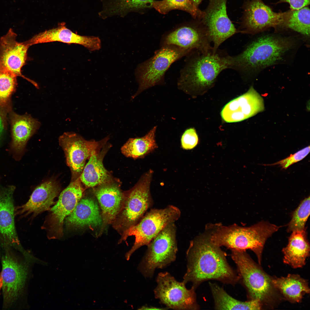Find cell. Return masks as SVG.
I'll return each instance as SVG.
<instances>
[{"mask_svg": "<svg viewBox=\"0 0 310 310\" xmlns=\"http://www.w3.org/2000/svg\"><path fill=\"white\" fill-rule=\"evenodd\" d=\"M60 189L57 182L53 180L43 183L35 189L26 203L15 208V216L22 218L31 215L35 217L49 210Z\"/></svg>", "mask_w": 310, "mask_h": 310, "instance_id": "d6986e66", "label": "cell"}, {"mask_svg": "<svg viewBox=\"0 0 310 310\" xmlns=\"http://www.w3.org/2000/svg\"><path fill=\"white\" fill-rule=\"evenodd\" d=\"M227 0H211L204 11L200 22L213 44L215 53L220 46L239 31L237 30L228 18L226 10Z\"/></svg>", "mask_w": 310, "mask_h": 310, "instance_id": "7c38bea8", "label": "cell"}, {"mask_svg": "<svg viewBox=\"0 0 310 310\" xmlns=\"http://www.w3.org/2000/svg\"><path fill=\"white\" fill-rule=\"evenodd\" d=\"M208 34L200 23L183 25L163 34L160 41V47L173 45L190 52L213 51Z\"/></svg>", "mask_w": 310, "mask_h": 310, "instance_id": "4fadbf2b", "label": "cell"}, {"mask_svg": "<svg viewBox=\"0 0 310 310\" xmlns=\"http://www.w3.org/2000/svg\"><path fill=\"white\" fill-rule=\"evenodd\" d=\"M177 81L178 88L188 94L210 87L219 74L230 68L231 56L225 51L202 53L192 51L186 55Z\"/></svg>", "mask_w": 310, "mask_h": 310, "instance_id": "7a4b0ae2", "label": "cell"}, {"mask_svg": "<svg viewBox=\"0 0 310 310\" xmlns=\"http://www.w3.org/2000/svg\"><path fill=\"white\" fill-rule=\"evenodd\" d=\"M59 143L64 152L67 165L71 173V181L80 177L86 162L96 150L99 143L87 141L72 132H65L60 136Z\"/></svg>", "mask_w": 310, "mask_h": 310, "instance_id": "9a60e30c", "label": "cell"}, {"mask_svg": "<svg viewBox=\"0 0 310 310\" xmlns=\"http://www.w3.org/2000/svg\"><path fill=\"white\" fill-rule=\"evenodd\" d=\"M287 11L274 12L262 0L248 1L245 5L239 32L254 34L271 28L284 26Z\"/></svg>", "mask_w": 310, "mask_h": 310, "instance_id": "5bb4252c", "label": "cell"}, {"mask_svg": "<svg viewBox=\"0 0 310 310\" xmlns=\"http://www.w3.org/2000/svg\"><path fill=\"white\" fill-rule=\"evenodd\" d=\"M287 3L291 10H296L307 6L310 4V0H279L278 3Z\"/></svg>", "mask_w": 310, "mask_h": 310, "instance_id": "8d00e7d4", "label": "cell"}, {"mask_svg": "<svg viewBox=\"0 0 310 310\" xmlns=\"http://www.w3.org/2000/svg\"><path fill=\"white\" fill-rule=\"evenodd\" d=\"M17 77L0 67V111L5 117L11 111V98L17 86Z\"/></svg>", "mask_w": 310, "mask_h": 310, "instance_id": "f546056e", "label": "cell"}, {"mask_svg": "<svg viewBox=\"0 0 310 310\" xmlns=\"http://www.w3.org/2000/svg\"><path fill=\"white\" fill-rule=\"evenodd\" d=\"M280 228V226L262 221L247 227L234 224L228 226L211 224L207 225L206 231L211 241L220 247L224 246L231 250L251 249L260 264L266 241Z\"/></svg>", "mask_w": 310, "mask_h": 310, "instance_id": "277c9868", "label": "cell"}, {"mask_svg": "<svg viewBox=\"0 0 310 310\" xmlns=\"http://www.w3.org/2000/svg\"><path fill=\"white\" fill-rule=\"evenodd\" d=\"M155 0H111L107 4L111 15L124 16L130 11L152 7Z\"/></svg>", "mask_w": 310, "mask_h": 310, "instance_id": "d6a6232c", "label": "cell"}, {"mask_svg": "<svg viewBox=\"0 0 310 310\" xmlns=\"http://www.w3.org/2000/svg\"><path fill=\"white\" fill-rule=\"evenodd\" d=\"M153 172L150 170L142 176L126 195H124L121 209L113 222V227L121 234L135 225L152 206L150 186Z\"/></svg>", "mask_w": 310, "mask_h": 310, "instance_id": "ba28073f", "label": "cell"}, {"mask_svg": "<svg viewBox=\"0 0 310 310\" xmlns=\"http://www.w3.org/2000/svg\"><path fill=\"white\" fill-rule=\"evenodd\" d=\"M84 191L79 177L71 181L61 192L43 225L49 239H58L62 236L64 220L73 211L82 198Z\"/></svg>", "mask_w": 310, "mask_h": 310, "instance_id": "8fae6325", "label": "cell"}, {"mask_svg": "<svg viewBox=\"0 0 310 310\" xmlns=\"http://www.w3.org/2000/svg\"><path fill=\"white\" fill-rule=\"evenodd\" d=\"M284 26L307 36L310 35V9L307 6L287 11Z\"/></svg>", "mask_w": 310, "mask_h": 310, "instance_id": "4dcf8cb0", "label": "cell"}, {"mask_svg": "<svg viewBox=\"0 0 310 310\" xmlns=\"http://www.w3.org/2000/svg\"><path fill=\"white\" fill-rule=\"evenodd\" d=\"M17 34L10 28L0 39V67L17 77L20 76L38 88L34 81L24 76L21 69L25 64L27 53L30 46L27 41L20 42L16 40Z\"/></svg>", "mask_w": 310, "mask_h": 310, "instance_id": "2e32d148", "label": "cell"}, {"mask_svg": "<svg viewBox=\"0 0 310 310\" xmlns=\"http://www.w3.org/2000/svg\"><path fill=\"white\" fill-rule=\"evenodd\" d=\"M156 281L155 297L168 308L180 310L199 309L193 287L187 289L185 283L177 281L166 272L159 273Z\"/></svg>", "mask_w": 310, "mask_h": 310, "instance_id": "30bf717a", "label": "cell"}, {"mask_svg": "<svg viewBox=\"0 0 310 310\" xmlns=\"http://www.w3.org/2000/svg\"><path fill=\"white\" fill-rule=\"evenodd\" d=\"M209 284L215 309L258 310L261 309L262 304L257 300L245 301H239L230 296L216 284L211 282Z\"/></svg>", "mask_w": 310, "mask_h": 310, "instance_id": "4316f807", "label": "cell"}, {"mask_svg": "<svg viewBox=\"0 0 310 310\" xmlns=\"http://www.w3.org/2000/svg\"><path fill=\"white\" fill-rule=\"evenodd\" d=\"M310 146H309L299 150L289 156L275 163L270 164H264L265 166H273L278 165L282 169H286L292 164L299 162L305 158L309 153Z\"/></svg>", "mask_w": 310, "mask_h": 310, "instance_id": "e575fe53", "label": "cell"}, {"mask_svg": "<svg viewBox=\"0 0 310 310\" xmlns=\"http://www.w3.org/2000/svg\"><path fill=\"white\" fill-rule=\"evenodd\" d=\"M94 193L102 210L101 233L107 225L115 220L121 209L124 195L114 185L100 186L95 190Z\"/></svg>", "mask_w": 310, "mask_h": 310, "instance_id": "7402d4cb", "label": "cell"}, {"mask_svg": "<svg viewBox=\"0 0 310 310\" xmlns=\"http://www.w3.org/2000/svg\"><path fill=\"white\" fill-rule=\"evenodd\" d=\"M30 46L57 41L68 44L82 45L91 51L98 50L101 47V41L98 37L81 36L75 33L62 23L57 28L40 32L27 41Z\"/></svg>", "mask_w": 310, "mask_h": 310, "instance_id": "ffe728a7", "label": "cell"}, {"mask_svg": "<svg viewBox=\"0 0 310 310\" xmlns=\"http://www.w3.org/2000/svg\"><path fill=\"white\" fill-rule=\"evenodd\" d=\"M231 250V257L236 266L239 281L245 287L250 300H257L262 304L273 302L276 289L272 278L253 261L246 251Z\"/></svg>", "mask_w": 310, "mask_h": 310, "instance_id": "8992f818", "label": "cell"}, {"mask_svg": "<svg viewBox=\"0 0 310 310\" xmlns=\"http://www.w3.org/2000/svg\"><path fill=\"white\" fill-rule=\"evenodd\" d=\"M6 119L4 117L0 111V137L5 128Z\"/></svg>", "mask_w": 310, "mask_h": 310, "instance_id": "74e56055", "label": "cell"}, {"mask_svg": "<svg viewBox=\"0 0 310 310\" xmlns=\"http://www.w3.org/2000/svg\"><path fill=\"white\" fill-rule=\"evenodd\" d=\"M2 265L3 300L5 304L9 305L16 299L23 288L27 268L8 250L3 255Z\"/></svg>", "mask_w": 310, "mask_h": 310, "instance_id": "e0dca14e", "label": "cell"}, {"mask_svg": "<svg viewBox=\"0 0 310 310\" xmlns=\"http://www.w3.org/2000/svg\"><path fill=\"white\" fill-rule=\"evenodd\" d=\"M10 118L12 135V145L16 151L23 150L30 138L40 125L38 120L30 115H20L11 111Z\"/></svg>", "mask_w": 310, "mask_h": 310, "instance_id": "d4e9b609", "label": "cell"}, {"mask_svg": "<svg viewBox=\"0 0 310 310\" xmlns=\"http://www.w3.org/2000/svg\"><path fill=\"white\" fill-rule=\"evenodd\" d=\"M190 53L175 46H165L160 47L151 57L139 64L135 72L138 88L132 98L151 87L165 84V73L171 65Z\"/></svg>", "mask_w": 310, "mask_h": 310, "instance_id": "52a82bcc", "label": "cell"}, {"mask_svg": "<svg viewBox=\"0 0 310 310\" xmlns=\"http://www.w3.org/2000/svg\"><path fill=\"white\" fill-rule=\"evenodd\" d=\"M186 257L187 270L183 282H192L195 289L208 280L233 286L239 282L237 272L228 263L226 253L211 241L206 231L190 241Z\"/></svg>", "mask_w": 310, "mask_h": 310, "instance_id": "6da1fadb", "label": "cell"}, {"mask_svg": "<svg viewBox=\"0 0 310 310\" xmlns=\"http://www.w3.org/2000/svg\"><path fill=\"white\" fill-rule=\"evenodd\" d=\"M272 281L275 288L292 303H299L305 294L310 292L307 281L298 274H289L285 277L272 278Z\"/></svg>", "mask_w": 310, "mask_h": 310, "instance_id": "484cf974", "label": "cell"}, {"mask_svg": "<svg viewBox=\"0 0 310 310\" xmlns=\"http://www.w3.org/2000/svg\"><path fill=\"white\" fill-rule=\"evenodd\" d=\"M157 127H154L142 137L130 138L121 147L122 154L137 159L144 157L153 152L158 147L155 140Z\"/></svg>", "mask_w": 310, "mask_h": 310, "instance_id": "83f0119b", "label": "cell"}, {"mask_svg": "<svg viewBox=\"0 0 310 310\" xmlns=\"http://www.w3.org/2000/svg\"><path fill=\"white\" fill-rule=\"evenodd\" d=\"M181 212L177 207L169 205L162 209H151L135 225L124 231L119 243L129 236L135 237V241L131 249L125 255L129 260L137 249L147 245L164 228L175 223L180 218Z\"/></svg>", "mask_w": 310, "mask_h": 310, "instance_id": "5b68a950", "label": "cell"}, {"mask_svg": "<svg viewBox=\"0 0 310 310\" xmlns=\"http://www.w3.org/2000/svg\"><path fill=\"white\" fill-rule=\"evenodd\" d=\"M159 309L158 308H156V307H148L146 306L142 307L140 309Z\"/></svg>", "mask_w": 310, "mask_h": 310, "instance_id": "ab89813d", "label": "cell"}, {"mask_svg": "<svg viewBox=\"0 0 310 310\" xmlns=\"http://www.w3.org/2000/svg\"><path fill=\"white\" fill-rule=\"evenodd\" d=\"M3 284L2 279L1 273H0V290L2 287Z\"/></svg>", "mask_w": 310, "mask_h": 310, "instance_id": "60d3db41", "label": "cell"}, {"mask_svg": "<svg viewBox=\"0 0 310 310\" xmlns=\"http://www.w3.org/2000/svg\"><path fill=\"white\" fill-rule=\"evenodd\" d=\"M152 7L160 13L166 14L170 11L178 9L189 13L194 18L202 17L204 11L195 6L191 0H162L155 1Z\"/></svg>", "mask_w": 310, "mask_h": 310, "instance_id": "1f68e13d", "label": "cell"}, {"mask_svg": "<svg viewBox=\"0 0 310 310\" xmlns=\"http://www.w3.org/2000/svg\"><path fill=\"white\" fill-rule=\"evenodd\" d=\"M194 5L197 7H198V5L201 3L202 0H191Z\"/></svg>", "mask_w": 310, "mask_h": 310, "instance_id": "f35d334b", "label": "cell"}, {"mask_svg": "<svg viewBox=\"0 0 310 310\" xmlns=\"http://www.w3.org/2000/svg\"><path fill=\"white\" fill-rule=\"evenodd\" d=\"M65 224L71 228L101 226V214L98 206L92 198L80 199L72 212L65 219Z\"/></svg>", "mask_w": 310, "mask_h": 310, "instance_id": "603a6c76", "label": "cell"}, {"mask_svg": "<svg viewBox=\"0 0 310 310\" xmlns=\"http://www.w3.org/2000/svg\"><path fill=\"white\" fill-rule=\"evenodd\" d=\"M264 108L263 98L251 86L247 92L226 104L221 115L226 122H238L253 116Z\"/></svg>", "mask_w": 310, "mask_h": 310, "instance_id": "ac0fdd59", "label": "cell"}, {"mask_svg": "<svg viewBox=\"0 0 310 310\" xmlns=\"http://www.w3.org/2000/svg\"><path fill=\"white\" fill-rule=\"evenodd\" d=\"M289 37L266 35L247 44L238 54L231 56L230 69L249 75L282 60L294 46Z\"/></svg>", "mask_w": 310, "mask_h": 310, "instance_id": "3957f363", "label": "cell"}, {"mask_svg": "<svg viewBox=\"0 0 310 310\" xmlns=\"http://www.w3.org/2000/svg\"><path fill=\"white\" fill-rule=\"evenodd\" d=\"M198 141L195 129L193 128L187 129L184 131L181 137V147L185 150L192 149L197 145Z\"/></svg>", "mask_w": 310, "mask_h": 310, "instance_id": "d590c367", "label": "cell"}, {"mask_svg": "<svg viewBox=\"0 0 310 310\" xmlns=\"http://www.w3.org/2000/svg\"><path fill=\"white\" fill-rule=\"evenodd\" d=\"M310 196L303 200L293 212L291 219L288 225L287 232L305 229V225L310 215Z\"/></svg>", "mask_w": 310, "mask_h": 310, "instance_id": "836d02e7", "label": "cell"}, {"mask_svg": "<svg viewBox=\"0 0 310 310\" xmlns=\"http://www.w3.org/2000/svg\"><path fill=\"white\" fill-rule=\"evenodd\" d=\"M177 228L175 223L164 228L147 245L138 269L146 277H152L156 268H162L176 258L178 250Z\"/></svg>", "mask_w": 310, "mask_h": 310, "instance_id": "9c48e42d", "label": "cell"}, {"mask_svg": "<svg viewBox=\"0 0 310 310\" xmlns=\"http://www.w3.org/2000/svg\"><path fill=\"white\" fill-rule=\"evenodd\" d=\"M292 232L287 246L282 250L283 261L294 268H301L305 265L306 259L310 254L306 229Z\"/></svg>", "mask_w": 310, "mask_h": 310, "instance_id": "cb8c5ba5", "label": "cell"}, {"mask_svg": "<svg viewBox=\"0 0 310 310\" xmlns=\"http://www.w3.org/2000/svg\"><path fill=\"white\" fill-rule=\"evenodd\" d=\"M14 189L10 186L0 192V244L5 247L20 245L14 222Z\"/></svg>", "mask_w": 310, "mask_h": 310, "instance_id": "44dd1931", "label": "cell"}, {"mask_svg": "<svg viewBox=\"0 0 310 310\" xmlns=\"http://www.w3.org/2000/svg\"><path fill=\"white\" fill-rule=\"evenodd\" d=\"M108 177L102 161L94 151L80 177L81 182L87 188L92 187L103 184Z\"/></svg>", "mask_w": 310, "mask_h": 310, "instance_id": "f1b7e54d", "label": "cell"}]
</instances>
